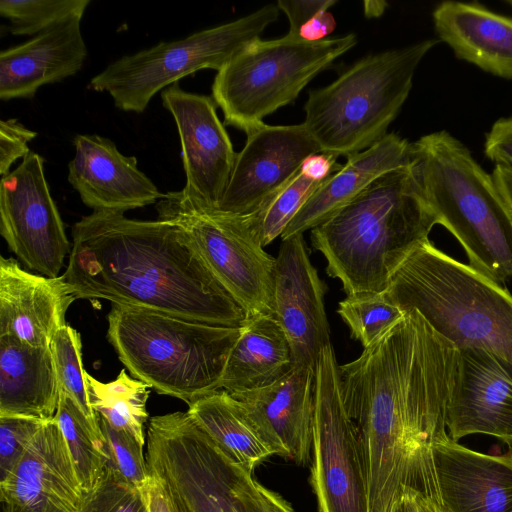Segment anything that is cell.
<instances>
[{"mask_svg": "<svg viewBox=\"0 0 512 512\" xmlns=\"http://www.w3.org/2000/svg\"><path fill=\"white\" fill-rule=\"evenodd\" d=\"M458 347L416 310L339 365L344 405L366 461L369 512H391L406 488L439 503L434 444L447 438Z\"/></svg>", "mask_w": 512, "mask_h": 512, "instance_id": "obj_1", "label": "cell"}, {"mask_svg": "<svg viewBox=\"0 0 512 512\" xmlns=\"http://www.w3.org/2000/svg\"><path fill=\"white\" fill-rule=\"evenodd\" d=\"M72 238L63 276L76 298L229 327L250 316L175 224L93 211L74 224Z\"/></svg>", "mask_w": 512, "mask_h": 512, "instance_id": "obj_2", "label": "cell"}, {"mask_svg": "<svg viewBox=\"0 0 512 512\" xmlns=\"http://www.w3.org/2000/svg\"><path fill=\"white\" fill-rule=\"evenodd\" d=\"M436 224L410 163L377 178L313 228L311 242L347 296L378 294Z\"/></svg>", "mask_w": 512, "mask_h": 512, "instance_id": "obj_3", "label": "cell"}, {"mask_svg": "<svg viewBox=\"0 0 512 512\" xmlns=\"http://www.w3.org/2000/svg\"><path fill=\"white\" fill-rule=\"evenodd\" d=\"M386 297L403 313L416 309L458 348L482 349L512 376V295L427 239L392 274Z\"/></svg>", "mask_w": 512, "mask_h": 512, "instance_id": "obj_4", "label": "cell"}, {"mask_svg": "<svg viewBox=\"0 0 512 512\" xmlns=\"http://www.w3.org/2000/svg\"><path fill=\"white\" fill-rule=\"evenodd\" d=\"M411 164L438 224L469 265L504 285L512 279V211L470 150L445 130L411 143Z\"/></svg>", "mask_w": 512, "mask_h": 512, "instance_id": "obj_5", "label": "cell"}, {"mask_svg": "<svg viewBox=\"0 0 512 512\" xmlns=\"http://www.w3.org/2000/svg\"><path fill=\"white\" fill-rule=\"evenodd\" d=\"M107 338L137 380L188 406L220 390L241 327L112 304Z\"/></svg>", "mask_w": 512, "mask_h": 512, "instance_id": "obj_6", "label": "cell"}, {"mask_svg": "<svg viewBox=\"0 0 512 512\" xmlns=\"http://www.w3.org/2000/svg\"><path fill=\"white\" fill-rule=\"evenodd\" d=\"M439 40L365 57L331 84L309 91L306 130L322 153L349 157L388 133L411 91L415 71Z\"/></svg>", "mask_w": 512, "mask_h": 512, "instance_id": "obj_7", "label": "cell"}, {"mask_svg": "<svg viewBox=\"0 0 512 512\" xmlns=\"http://www.w3.org/2000/svg\"><path fill=\"white\" fill-rule=\"evenodd\" d=\"M356 43L353 33L314 42L288 34L258 38L217 71L212 98L225 124L247 135L263 125L266 116L294 101L317 74Z\"/></svg>", "mask_w": 512, "mask_h": 512, "instance_id": "obj_8", "label": "cell"}, {"mask_svg": "<svg viewBox=\"0 0 512 512\" xmlns=\"http://www.w3.org/2000/svg\"><path fill=\"white\" fill-rule=\"evenodd\" d=\"M279 10L277 4H267L236 20L123 56L95 75L89 88L107 92L120 110L141 113L159 91L181 78L201 69L219 71L260 38Z\"/></svg>", "mask_w": 512, "mask_h": 512, "instance_id": "obj_9", "label": "cell"}, {"mask_svg": "<svg viewBox=\"0 0 512 512\" xmlns=\"http://www.w3.org/2000/svg\"><path fill=\"white\" fill-rule=\"evenodd\" d=\"M158 219L180 227L223 286L250 316L272 315L275 258L259 238L257 213L230 214L193 203L180 190L156 205Z\"/></svg>", "mask_w": 512, "mask_h": 512, "instance_id": "obj_10", "label": "cell"}, {"mask_svg": "<svg viewBox=\"0 0 512 512\" xmlns=\"http://www.w3.org/2000/svg\"><path fill=\"white\" fill-rule=\"evenodd\" d=\"M310 468L319 512H369L363 447L343 402L331 343L322 349L315 370Z\"/></svg>", "mask_w": 512, "mask_h": 512, "instance_id": "obj_11", "label": "cell"}, {"mask_svg": "<svg viewBox=\"0 0 512 512\" xmlns=\"http://www.w3.org/2000/svg\"><path fill=\"white\" fill-rule=\"evenodd\" d=\"M0 233L28 269L58 277L71 247L45 177L44 159L35 152L1 178Z\"/></svg>", "mask_w": 512, "mask_h": 512, "instance_id": "obj_12", "label": "cell"}, {"mask_svg": "<svg viewBox=\"0 0 512 512\" xmlns=\"http://www.w3.org/2000/svg\"><path fill=\"white\" fill-rule=\"evenodd\" d=\"M163 480L185 512H295L210 439L181 452Z\"/></svg>", "mask_w": 512, "mask_h": 512, "instance_id": "obj_13", "label": "cell"}, {"mask_svg": "<svg viewBox=\"0 0 512 512\" xmlns=\"http://www.w3.org/2000/svg\"><path fill=\"white\" fill-rule=\"evenodd\" d=\"M319 152L303 123H264L247 134L223 197L213 210L240 215L257 212L296 176L307 157Z\"/></svg>", "mask_w": 512, "mask_h": 512, "instance_id": "obj_14", "label": "cell"}, {"mask_svg": "<svg viewBox=\"0 0 512 512\" xmlns=\"http://www.w3.org/2000/svg\"><path fill=\"white\" fill-rule=\"evenodd\" d=\"M181 143L186 175L182 191L196 205L214 209L223 197L236 154L216 113L213 98L190 93L173 84L161 92Z\"/></svg>", "mask_w": 512, "mask_h": 512, "instance_id": "obj_15", "label": "cell"}, {"mask_svg": "<svg viewBox=\"0 0 512 512\" xmlns=\"http://www.w3.org/2000/svg\"><path fill=\"white\" fill-rule=\"evenodd\" d=\"M324 294L303 234L282 240L275 258L272 316L288 339L292 367L315 372L322 349L331 343Z\"/></svg>", "mask_w": 512, "mask_h": 512, "instance_id": "obj_16", "label": "cell"}, {"mask_svg": "<svg viewBox=\"0 0 512 512\" xmlns=\"http://www.w3.org/2000/svg\"><path fill=\"white\" fill-rule=\"evenodd\" d=\"M4 512H80L84 491L55 418L0 481Z\"/></svg>", "mask_w": 512, "mask_h": 512, "instance_id": "obj_17", "label": "cell"}, {"mask_svg": "<svg viewBox=\"0 0 512 512\" xmlns=\"http://www.w3.org/2000/svg\"><path fill=\"white\" fill-rule=\"evenodd\" d=\"M459 349V364L446 426L457 441L467 435L497 438L512 450V376L490 353Z\"/></svg>", "mask_w": 512, "mask_h": 512, "instance_id": "obj_18", "label": "cell"}, {"mask_svg": "<svg viewBox=\"0 0 512 512\" xmlns=\"http://www.w3.org/2000/svg\"><path fill=\"white\" fill-rule=\"evenodd\" d=\"M68 164V181L93 211L119 212L159 201L163 194L138 168L137 158L123 155L110 139L79 134Z\"/></svg>", "mask_w": 512, "mask_h": 512, "instance_id": "obj_19", "label": "cell"}, {"mask_svg": "<svg viewBox=\"0 0 512 512\" xmlns=\"http://www.w3.org/2000/svg\"><path fill=\"white\" fill-rule=\"evenodd\" d=\"M443 512H512V450L486 454L449 436L433 447Z\"/></svg>", "mask_w": 512, "mask_h": 512, "instance_id": "obj_20", "label": "cell"}, {"mask_svg": "<svg viewBox=\"0 0 512 512\" xmlns=\"http://www.w3.org/2000/svg\"><path fill=\"white\" fill-rule=\"evenodd\" d=\"M314 381V371L292 367L271 385L231 394L275 454L301 466L312 460Z\"/></svg>", "mask_w": 512, "mask_h": 512, "instance_id": "obj_21", "label": "cell"}, {"mask_svg": "<svg viewBox=\"0 0 512 512\" xmlns=\"http://www.w3.org/2000/svg\"><path fill=\"white\" fill-rule=\"evenodd\" d=\"M77 299L64 276L47 277L23 269L12 257H0V336L35 347H50L66 325Z\"/></svg>", "mask_w": 512, "mask_h": 512, "instance_id": "obj_22", "label": "cell"}, {"mask_svg": "<svg viewBox=\"0 0 512 512\" xmlns=\"http://www.w3.org/2000/svg\"><path fill=\"white\" fill-rule=\"evenodd\" d=\"M81 16L72 17L32 39L0 52V98H33L46 84L75 75L88 51Z\"/></svg>", "mask_w": 512, "mask_h": 512, "instance_id": "obj_23", "label": "cell"}, {"mask_svg": "<svg viewBox=\"0 0 512 512\" xmlns=\"http://www.w3.org/2000/svg\"><path fill=\"white\" fill-rule=\"evenodd\" d=\"M411 163V143L395 133L347 157L341 169L325 179L290 221L282 240L312 230L352 201L373 181Z\"/></svg>", "mask_w": 512, "mask_h": 512, "instance_id": "obj_24", "label": "cell"}, {"mask_svg": "<svg viewBox=\"0 0 512 512\" xmlns=\"http://www.w3.org/2000/svg\"><path fill=\"white\" fill-rule=\"evenodd\" d=\"M439 40L461 60L512 80V18L476 3L445 1L432 14Z\"/></svg>", "mask_w": 512, "mask_h": 512, "instance_id": "obj_25", "label": "cell"}, {"mask_svg": "<svg viewBox=\"0 0 512 512\" xmlns=\"http://www.w3.org/2000/svg\"><path fill=\"white\" fill-rule=\"evenodd\" d=\"M59 382L50 347L0 336V417H55Z\"/></svg>", "mask_w": 512, "mask_h": 512, "instance_id": "obj_26", "label": "cell"}, {"mask_svg": "<svg viewBox=\"0 0 512 512\" xmlns=\"http://www.w3.org/2000/svg\"><path fill=\"white\" fill-rule=\"evenodd\" d=\"M292 368L288 339L272 315L249 316L240 328L220 383L237 394L275 383Z\"/></svg>", "mask_w": 512, "mask_h": 512, "instance_id": "obj_27", "label": "cell"}, {"mask_svg": "<svg viewBox=\"0 0 512 512\" xmlns=\"http://www.w3.org/2000/svg\"><path fill=\"white\" fill-rule=\"evenodd\" d=\"M187 412L219 448L252 473L264 460L276 455L246 408L225 390L197 399Z\"/></svg>", "mask_w": 512, "mask_h": 512, "instance_id": "obj_28", "label": "cell"}, {"mask_svg": "<svg viewBox=\"0 0 512 512\" xmlns=\"http://www.w3.org/2000/svg\"><path fill=\"white\" fill-rule=\"evenodd\" d=\"M85 379L89 402L95 414L111 427L130 433L145 445L149 386L130 377L125 369L108 383L97 380L88 372H85Z\"/></svg>", "mask_w": 512, "mask_h": 512, "instance_id": "obj_29", "label": "cell"}, {"mask_svg": "<svg viewBox=\"0 0 512 512\" xmlns=\"http://www.w3.org/2000/svg\"><path fill=\"white\" fill-rule=\"evenodd\" d=\"M54 418L63 435L84 494L88 493L97 485L106 467L102 441L75 402L62 391Z\"/></svg>", "mask_w": 512, "mask_h": 512, "instance_id": "obj_30", "label": "cell"}, {"mask_svg": "<svg viewBox=\"0 0 512 512\" xmlns=\"http://www.w3.org/2000/svg\"><path fill=\"white\" fill-rule=\"evenodd\" d=\"M50 350L53 356L60 391L66 393L78 406L90 423L94 433L102 441L97 416L88 397L85 370L82 363L80 333L69 325L61 327L54 335Z\"/></svg>", "mask_w": 512, "mask_h": 512, "instance_id": "obj_31", "label": "cell"}, {"mask_svg": "<svg viewBox=\"0 0 512 512\" xmlns=\"http://www.w3.org/2000/svg\"><path fill=\"white\" fill-rule=\"evenodd\" d=\"M90 0H1L0 15L10 22L17 36H37L54 26L83 14Z\"/></svg>", "mask_w": 512, "mask_h": 512, "instance_id": "obj_32", "label": "cell"}, {"mask_svg": "<svg viewBox=\"0 0 512 512\" xmlns=\"http://www.w3.org/2000/svg\"><path fill=\"white\" fill-rule=\"evenodd\" d=\"M337 312L349 326L351 337L360 341L364 348L404 316L384 292L347 296L339 303Z\"/></svg>", "mask_w": 512, "mask_h": 512, "instance_id": "obj_33", "label": "cell"}, {"mask_svg": "<svg viewBox=\"0 0 512 512\" xmlns=\"http://www.w3.org/2000/svg\"><path fill=\"white\" fill-rule=\"evenodd\" d=\"M102 435L106 467L129 484L143 490L150 477L144 445L128 432L111 427L96 415Z\"/></svg>", "mask_w": 512, "mask_h": 512, "instance_id": "obj_34", "label": "cell"}, {"mask_svg": "<svg viewBox=\"0 0 512 512\" xmlns=\"http://www.w3.org/2000/svg\"><path fill=\"white\" fill-rule=\"evenodd\" d=\"M321 183L303 176L299 170L267 205L256 212L259 238L263 247L282 235L290 221Z\"/></svg>", "mask_w": 512, "mask_h": 512, "instance_id": "obj_35", "label": "cell"}, {"mask_svg": "<svg viewBox=\"0 0 512 512\" xmlns=\"http://www.w3.org/2000/svg\"><path fill=\"white\" fill-rule=\"evenodd\" d=\"M80 512H149L143 490L129 484L110 468L84 499Z\"/></svg>", "mask_w": 512, "mask_h": 512, "instance_id": "obj_36", "label": "cell"}, {"mask_svg": "<svg viewBox=\"0 0 512 512\" xmlns=\"http://www.w3.org/2000/svg\"><path fill=\"white\" fill-rule=\"evenodd\" d=\"M44 422L26 417H0V481L16 466Z\"/></svg>", "mask_w": 512, "mask_h": 512, "instance_id": "obj_37", "label": "cell"}, {"mask_svg": "<svg viewBox=\"0 0 512 512\" xmlns=\"http://www.w3.org/2000/svg\"><path fill=\"white\" fill-rule=\"evenodd\" d=\"M37 136L33 130L26 128L16 119L0 121V174H9L11 166L31 151L28 143Z\"/></svg>", "mask_w": 512, "mask_h": 512, "instance_id": "obj_38", "label": "cell"}, {"mask_svg": "<svg viewBox=\"0 0 512 512\" xmlns=\"http://www.w3.org/2000/svg\"><path fill=\"white\" fill-rule=\"evenodd\" d=\"M484 153L496 165L512 168V116L494 122L486 134Z\"/></svg>", "mask_w": 512, "mask_h": 512, "instance_id": "obj_39", "label": "cell"}, {"mask_svg": "<svg viewBox=\"0 0 512 512\" xmlns=\"http://www.w3.org/2000/svg\"><path fill=\"white\" fill-rule=\"evenodd\" d=\"M336 0H279L277 6L289 21L288 35L298 37L300 28L322 11H327Z\"/></svg>", "mask_w": 512, "mask_h": 512, "instance_id": "obj_40", "label": "cell"}, {"mask_svg": "<svg viewBox=\"0 0 512 512\" xmlns=\"http://www.w3.org/2000/svg\"><path fill=\"white\" fill-rule=\"evenodd\" d=\"M143 492L149 512H178L169 489L158 477L150 474Z\"/></svg>", "mask_w": 512, "mask_h": 512, "instance_id": "obj_41", "label": "cell"}, {"mask_svg": "<svg viewBox=\"0 0 512 512\" xmlns=\"http://www.w3.org/2000/svg\"><path fill=\"white\" fill-rule=\"evenodd\" d=\"M337 158L335 155L322 152L310 155L303 161L300 172L303 176L321 183L341 169L342 165L337 163Z\"/></svg>", "mask_w": 512, "mask_h": 512, "instance_id": "obj_42", "label": "cell"}, {"mask_svg": "<svg viewBox=\"0 0 512 512\" xmlns=\"http://www.w3.org/2000/svg\"><path fill=\"white\" fill-rule=\"evenodd\" d=\"M335 27L333 15L328 10L322 11L300 28L298 37L306 41H321L327 39Z\"/></svg>", "mask_w": 512, "mask_h": 512, "instance_id": "obj_43", "label": "cell"}, {"mask_svg": "<svg viewBox=\"0 0 512 512\" xmlns=\"http://www.w3.org/2000/svg\"><path fill=\"white\" fill-rule=\"evenodd\" d=\"M492 176L501 195L512 211V168L504 165H495Z\"/></svg>", "mask_w": 512, "mask_h": 512, "instance_id": "obj_44", "label": "cell"}, {"mask_svg": "<svg viewBox=\"0 0 512 512\" xmlns=\"http://www.w3.org/2000/svg\"><path fill=\"white\" fill-rule=\"evenodd\" d=\"M417 495L416 490L406 487L391 512H419Z\"/></svg>", "mask_w": 512, "mask_h": 512, "instance_id": "obj_45", "label": "cell"}, {"mask_svg": "<svg viewBox=\"0 0 512 512\" xmlns=\"http://www.w3.org/2000/svg\"><path fill=\"white\" fill-rule=\"evenodd\" d=\"M364 14L367 18L380 17L387 7L385 1H364Z\"/></svg>", "mask_w": 512, "mask_h": 512, "instance_id": "obj_46", "label": "cell"}, {"mask_svg": "<svg viewBox=\"0 0 512 512\" xmlns=\"http://www.w3.org/2000/svg\"><path fill=\"white\" fill-rule=\"evenodd\" d=\"M418 508L419 512H443L440 505L433 500L423 496L418 492Z\"/></svg>", "mask_w": 512, "mask_h": 512, "instance_id": "obj_47", "label": "cell"}, {"mask_svg": "<svg viewBox=\"0 0 512 512\" xmlns=\"http://www.w3.org/2000/svg\"><path fill=\"white\" fill-rule=\"evenodd\" d=\"M510 6H512V0H507L506 1Z\"/></svg>", "mask_w": 512, "mask_h": 512, "instance_id": "obj_48", "label": "cell"}]
</instances>
